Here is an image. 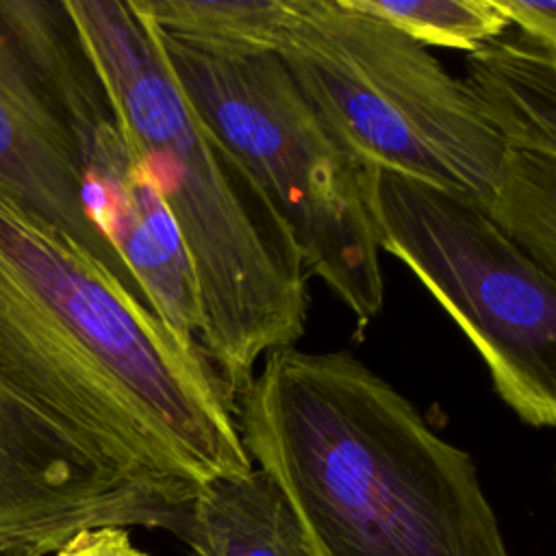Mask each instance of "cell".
<instances>
[{
  "instance_id": "6da1fadb",
  "label": "cell",
  "mask_w": 556,
  "mask_h": 556,
  "mask_svg": "<svg viewBox=\"0 0 556 556\" xmlns=\"http://www.w3.org/2000/svg\"><path fill=\"white\" fill-rule=\"evenodd\" d=\"M0 376L182 506L202 484L254 469L206 361L2 180Z\"/></svg>"
},
{
  "instance_id": "7a4b0ae2",
  "label": "cell",
  "mask_w": 556,
  "mask_h": 556,
  "mask_svg": "<svg viewBox=\"0 0 556 556\" xmlns=\"http://www.w3.org/2000/svg\"><path fill=\"white\" fill-rule=\"evenodd\" d=\"M235 417L315 556H508L471 456L356 356L271 352Z\"/></svg>"
},
{
  "instance_id": "3957f363",
  "label": "cell",
  "mask_w": 556,
  "mask_h": 556,
  "mask_svg": "<svg viewBox=\"0 0 556 556\" xmlns=\"http://www.w3.org/2000/svg\"><path fill=\"white\" fill-rule=\"evenodd\" d=\"M119 126L154 176L193 276L198 350L235 406L261 356L304 334L300 250L248 167L198 117L128 0H65Z\"/></svg>"
},
{
  "instance_id": "277c9868",
  "label": "cell",
  "mask_w": 556,
  "mask_h": 556,
  "mask_svg": "<svg viewBox=\"0 0 556 556\" xmlns=\"http://www.w3.org/2000/svg\"><path fill=\"white\" fill-rule=\"evenodd\" d=\"M152 33L182 98L285 219L306 276L319 278L361 326L376 317L384 276L365 189L369 165L308 102L276 52L222 54Z\"/></svg>"
},
{
  "instance_id": "5b68a950",
  "label": "cell",
  "mask_w": 556,
  "mask_h": 556,
  "mask_svg": "<svg viewBox=\"0 0 556 556\" xmlns=\"http://www.w3.org/2000/svg\"><path fill=\"white\" fill-rule=\"evenodd\" d=\"M276 54L367 165L417 178L491 213L504 150L460 78L426 46L350 0H287Z\"/></svg>"
},
{
  "instance_id": "8992f818",
  "label": "cell",
  "mask_w": 556,
  "mask_h": 556,
  "mask_svg": "<svg viewBox=\"0 0 556 556\" xmlns=\"http://www.w3.org/2000/svg\"><path fill=\"white\" fill-rule=\"evenodd\" d=\"M380 252L402 261L463 330L497 397L528 426L556 421V276L473 202L367 167Z\"/></svg>"
},
{
  "instance_id": "52a82bcc",
  "label": "cell",
  "mask_w": 556,
  "mask_h": 556,
  "mask_svg": "<svg viewBox=\"0 0 556 556\" xmlns=\"http://www.w3.org/2000/svg\"><path fill=\"white\" fill-rule=\"evenodd\" d=\"M115 117L65 0H0V180L156 315L83 202L89 150Z\"/></svg>"
},
{
  "instance_id": "ba28073f",
  "label": "cell",
  "mask_w": 556,
  "mask_h": 556,
  "mask_svg": "<svg viewBox=\"0 0 556 556\" xmlns=\"http://www.w3.org/2000/svg\"><path fill=\"white\" fill-rule=\"evenodd\" d=\"M187 508L100 458L0 376V545L50 556L87 528L180 534Z\"/></svg>"
},
{
  "instance_id": "9c48e42d",
  "label": "cell",
  "mask_w": 556,
  "mask_h": 556,
  "mask_svg": "<svg viewBox=\"0 0 556 556\" xmlns=\"http://www.w3.org/2000/svg\"><path fill=\"white\" fill-rule=\"evenodd\" d=\"M83 202L89 222L119 254L165 328L185 350L200 354L193 276L182 237L117 117L93 139Z\"/></svg>"
},
{
  "instance_id": "30bf717a",
  "label": "cell",
  "mask_w": 556,
  "mask_h": 556,
  "mask_svg": "<svg viewBox=\"0 0 556 556\" xmlns=\"http://www.w3.org/2000/svg\"><path fill=\"white\" fill-rule=\"evenodd\" d=\"M504 156L556 161V48L502 33L467 54L458 76Z\"/></svg>"
},
{
  "instance_id": "8fae6325",
  "label": "cell",
  "mask_w": 556,
  "mask_h": 556,
  "mask_svg": "<svg viewBox=\"0 0 556 556\" xmlns=\"http://www.w3.org/2000/svg\"><path fill=\"white\" fill-rule=\"evenodd\" d=\"M180 534L191 556H315L282 491L261 469L202 484Z\"/></svg>"
},
{
  "instance_id": "7c38bea8",
  "label": "cell",
  "mask_w": 556,
  "mask_h": 556,
  "mask_svg": "<svg viewBox=\"0 0 556 556\" xmlns=\"http://www.w3.org/2000/svg\"><path fill=\"white\" fill-rule=\"evenodd\" d=\"M154 30L222 54L276 52L287 0H128Z\"/></svg>"
},
{
  "instance_id": "4fadbf2b",
  "label": "cell",
  "mask_w": 556,
  "mask_h": 556,
  "mask_svg": "<svg viewBox=\"0 0 556 556\" xmlns=\"http://www.w3.org/2000/svg\"><path fill=\"white\" fill-rule=\"evenodd\" d=\"M358 11L378 17L421 46L473 52L510 26L493 0H350Z\"/></svg>"
},
{
  "instance_id": "5bb4252c",
  "label": "cell",
  "mask_w": 556,
  "mask_h": 556,
  "mask_svg": "<svg viewBox=\"0 0 556 556\" xmlns=\"http://www.w3.org/2000/svg\"><path fill=\"white\" fill-rule=\"evenodd\" d=\"M497 13L517 26L526 37L556 48V2L554 0H493Z\"/></svg>"
},
{
  "instance_id": "9a60e30c",
  "label": "cell",
  "mask_w": 556,
  "mask_h": 556,
  "mask_svg": "<svg viewBox=\"0 0 556 556\" xmlns=\"http://www.w3.org/2000/svg\"><path fill=\"white\" fill-rule=\"evenodd\" d=\"M50 556H148L130 541L128 528L102 526L72 534Z\"/></svg>"
},
{
  "instance_id": "2e32d148",
  "label": "cell",
  "mask_w": 556,
  "mask_h": 556,
  "mask_svg": "<svg viewBox=\"0 0 556 556\" xmlns=\"http://www.w3.org/2000/svg\"><path fill=\"white\" fill-rule=\"evenodd\" d=\"M0 556H37V554L26 552L22 547H13V545H0Z\"/></svg>"
}]
</instances>
